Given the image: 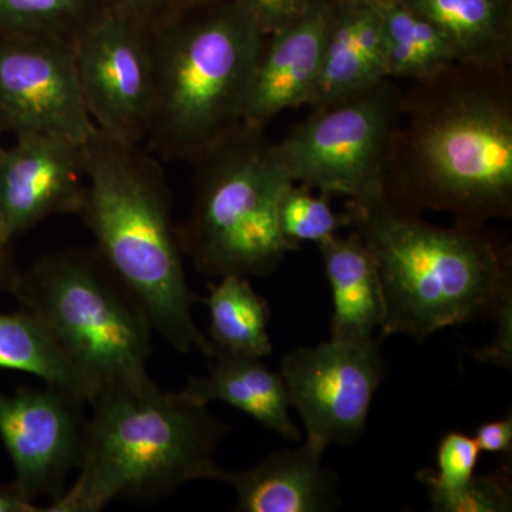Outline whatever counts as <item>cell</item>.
<instances>
[{
  "mask_svg": "<svg viewBox=\"0 0 512 512\" xmlns=\"http://www.w3.org/2000/svg\"><path fill=\"white\" fill-rule=\"evenodd\" d=\"M400 210L484 228L512 217L511 67L458 62L403 90L386 175Z\"/></svg>",
  "mask_w": 512,
  "mask_h": 512,
  "instance_id": "6da1fadb",
  "label": "cell"
},
{
  "mask_svg": "<svg viewBox=\"0 0 512 512\" xmlns=\"http://www.w3.org/2000/svg\"><path fill=\"white\" fill-rule=\"evenodd\" d=\"M86 200L80 215L97 254L137 296L153 328L178 352L212 357L211 339L195 325L171 195L160 161L141 144L121 143L99 130L84 143Z\"/></svg>",
  "mask_w": 512,
  "mask_h": 512,
  "instance_id": "7a4b0ae2",
  "label": "cell"
},
{
  "mask_svg": "<svg viewBox=\"0 0 512 512\" xmlns=\"http://www.w3.org/2000/svg\"><path fill=\"white\" fill-rule=\"evenodd\" d=\"M345 212L379 269L386 299L383 338L424 340L491 316L512 291L511 245L485 227H437L386 198L348 201Z\"/></svg>",
  "mask_w": 512,
  "mask_h": 512,
  "instance_id": "3957f363",
  "label": "cell"
},
{
  "mask_svg": "<svg viewBox=\"0 0 512 512\" xmlns=\"http://www.w3.org/2000/svg\"><path fill=\"white\" fill-rule=\"evenodd\" d=\"M90 404L76 481L43 512H97L119 498L153 500L190 481L225 480L214 456L228 426L185 390L151 382Z\"/></svg>",
  "mask_w": 512,
  "mask_h": 512,
  "instance_id": "277c9868",
  "label": "cell"
},
{
  "mask_svg": "<svg viewBox=\"0 0 512 512\" xmlns=\"http://www.w3.org/2000/svg\"><path fill=\"white\" fill-rule=\"evenodd\" d=\"M154 106L146 148L194 165L244 121L265 33L235 0H202L151 29Z\"/></svg>",
  "mask_w": 512,
  "mask_h": 512,
  "instance_id": "5b68a950",
  "label": "cell"
},
{
  "mask_svg": "<svg viewBox=\"0 0 512 512\" xmlns=\"http://www.w3.org/2000/svg\"><path fill=\"white\" fill-rule=\"evenodd\" d=\"M10 293L83 377L90 403L100 394L153 382L147 373L150 316L96 251L43 256L19 272Z\"/></svg>",
  "mask_w": 512,
  "mask_h": 512,
  "instance_id": "8992f818",
  "label": "cell"
},
{
  "mask_svg": "<svg viewBox=\"0 0 512 512\" xmlns=\"http://www.w3.org/2000/svg\"><path fill=\"white\" fill-rule=\"evenodd\" d=\"M190 220L178 228L184 255L205 275L272 274L291 248L278 204L291 184L266 130L241 126L194 164Z\"/></svg>",
  "mask_w": 512,
  "mask_h": 512,
  "instance_id": "52a82bcc",
  "label": "cell"
},
{
  "mask_svg": "<svg viewBox=\"0 0 512 512\" xmlns=\"http://www.w3.org/2000/svg\"><path fill=\"white\" fill-rule=\"evenodd\" d=\"M403 89L384 79L343 99L312 107L274 150L292 183L330 197L386 198V175Z\"/></svg>",
  "mask_w": 512,
  "mask_h": 512,
  "instance_id": "ba28073f",
  "label": "cell"
},
{
  "mask_svg": "<svg viewBox=\"0 0 512 512\" xmlns=\"http://www.w3.org/2000/svg\"><path fill=\"white\" fill-rule=\"evenodd\" d=\"M73 50L94 126L121 143L143 144L156 87L151 29L107 3L76 36Z\"/></svg>",
  "mask_w": 512,
  "mask_h": 512,
  "instance_id": "9c48e42d",
  "label": "cell"
},
{
  "mask_svg": "<svg viewBox=\"0 0 512 512\" xmlns=\"http://www.w3.org/2000/svg\"><path fill=\"white\" fill-rule=\"evenodd\" d=\"M279 372L306 440L328 448L362 436L386 365L375 340L332 338L288 353Z\"/></svg>",
  "mask_w": 512,
  "mask_h": 512,
  "instance_id": "30bf717a",
  "label": "cell"
},
{
  "mask_svg": "<svg viewBox=\"0 0 512 512\" xmlns=\"http://www.w3.org/2000/svg\"><path fill=\"white\" fill-rule=\"evenodd\" d=\"M53 134L86 143L97 128L77 80L73 42L0 33V133Z\"/></svg>",
  "mask_w": 512,
  "mask_h": 512,
  "instance_id": "8fae6325",
  "label": "cell"
},
{
  "mask_svg": "<svg viewBox=\"0 0 512 512\" xmlns=\"http://www.w3.org/2000/svg\"><path fill=\"white\" fill-rule=\"evenodd\" d=\"M82 402L46 386L0 392V439L5 444L16 483L30 500L64 493V481L82 457Z\"/></svg>",
  "mask_w": 512,
  "mask_h": 512,
  "instance_id": "7c38bea8",
  "label": "cell"
},
{
  "mask_svg": "<svg viewBox=\"0 0 512 512\" xmlns=\"http://www.w3.org/2000/svg\"><path fill=\"white\" fill-rule=\"evenodd\" d=\"M86 200L84 143L53 134H19L3 148L6 244L53 215L79 214Z\"/></svg>",
  "mask_w": 512,
  "mask_h": 512,
  "instance_id": "4fadbf2b",
  "label": "cell"
},
{
  "mask_svg": "<svg viewBox=\"0 0 512 512\" xmlns=\"http://www.w3.org/2000/svg\"><path fill=\"white\" fill-rule=\"evenodd\" d=\"M336 0H322L301 19L265 35L242 126L266 130L286 110L309 106Z\"/></svg>",
  "mask_w": 512,
  "mask_h": 512,
  "instance_id": "5bb4252c",
  "label": "cell"
},
{
  "mask_svg": "<svg viewBox=\"0 0 512 512\" xmlns=\"http://www.w3.org/2000/svg\"><path fill=\"white\" fill-rule=\"evenodd\" d=\"M326 448L305 440L276 451L241 473L227 471L224 483L237 493L239 512H322L339 505V477L322 466Z\"/></svg>",
  "mask_w": 512,
  "mask_h": 512,
  "instance_id": "9a60e30c",
  "label": "cell"
},
{
  "mask_svg": "<svg viewBox=\"0 0 512 512\" xmlns=\"http://www.w3.org/2000/svg\"><path fill=\"white\" fill-rule=\"evenodd\" d=\"M389 79L377 5L336 0L322 67L309 107H318Z\"/></svg>",
  "mask_w": 512,
  "mask_h": 512,
  "instance_id": "2e32d148",
  "label": "cell"
},
{
  "mask_svg": "<svg viewBox=\"0 0 512 512\" xmlns=\"http://www.w3.org/2000/svg\"><path fill=\"white\" fill-rule=\"evenodd\" d=\"M325 274L332 289V338L369 340L386 319L382 279L375 258L355 231L320 242Z\"/></svg>",
  "mask_w": 512,
  "mask_h": 512,
  "instance_id": "e0dca14e",
  "label": "cell"
},
{
  "mask_svg": "<svg viewBox=\"0 0 512 512\" xmlns=\"http://www.w3.org/2000/svg\"><path fill=\"white\" fill-rule=\"evenodd\" d=\"M210 373L191 377L185 392L201 403H227L286 440L301 437L291 419L288 389L281 372L264 365L261 357L215 353Z\"/></svg>",
  "mask_w": 512,
  "mask_h": 512,
  "instance_id": "ac0fdd59",
  "label": "cell"
},
{
  "mask_svg": "<svg viewBox=\"0 0 512 512\" xmlns=\"http://www.w3.org/2000/svg\"><path fill=\"white\" fill-rule=\"evenodd\" d=\"M441 30L461 63L504 69L512 63V0H400Z\"/></svg>",
  "mask_w": 512,
  "mask_h": 512,
  "instance_id": "d6986e66",
  "label": "cell"
},
{
  "mask_svg": "<svg viewBox=\"0 0 512 512\" xmlns=\"http://www.w3.org/2000/svg\"><path fill=\"white\" fill-rule=\"evenodd\" d=\"M386 45V72L392 80L424 82L460 62L450 37L400 0L377 3Z\"/></svg>",
  "mask_w": 512,
  "mask_h": 512,
  "instance_id": "ffe728a7",
  "label": "cell"
},
{
  "mask_svg": "<svg viewBox=\"0 0 512 512\" xmlns=\"http://www.w3.org/2000/svg\"><path fill=\"white\" fill-rule=\"evenodd\" d=\"M208 288L210 295L204 302L210 309V339L215 353L261 359L271 355V309L252 288L247 276H221L217 285Z\"/></svg>",
  "mask_w": 512,
  "mask_h": 512,
  "instance_id": "44dd1931",
  "label": "cell"
},
{
  "mask_svg": "<svg viewBox=\"0 0 512 512\" xmlns=\"http://www.w3.org/2000/svg\"><path fill=\"white\" fill-rule=\"evenodd\" d=\"M0 369L39 377L46 386L90 403L92 392L32 313L0 312Z\"/></svg>",
  "mask_w": 512,
  "mask_h": 512,
  "instance_id": "7402d4cb",
  "label": "cell"
},
{
  "mask_svg": "<svg viewBox=\"0 0 512 512\" xmlns=\"http://www.w3.org/2000/svg\"><path fill=\"white\" fill-rule=\"evenodd\" d=\"M107 0H0V33L45 35L74 42Z\"/></svg>",
  "mask_w": 512,
  "mask_h": 512,
  "instance_id": "603a6c76",
  "label": "cell"
},
{
  "mask_svg": "<svg viewBox=\"0 0 512 512\" xmlns=\"http://www.w3.org/2000/svg\"><path fill=\"white\" fill-rule=\"evenodd\" d=\"M313 191L308 185L291 183L279 198V231L291 251L306 242L320 244L338 234L340 228L349 227L348 214L333 211V197Z\"/></svg>",
  "mask_w": 512,
  "mask_h": 512,
  "instance_id": "cb8c5ba5",
  "label": "cell"
},
{
  "mask_svg": "<svg viewBox=\"0 0 512 512\" xmlns=\"http://www.w3.org/2000/svg\"><path fill=\"white\" fill-rule=\"evenodd\" d=\"M480 447L474 437L450 431L437 448V471L424 468L416 474L426 487L429 500L454 493L464 487L476 474Z\"/></svg>",
  "mask_w": 512,
  "mask_h": 512,
  "instance_id": "d4e9b609",
  "label": "cell"
},
{
  "mask_svg": "<svg viewBox=\"0 0 512 512\" xmlns=\"http://www.w3.org/2000/svg\"><path fill=\"white\" fill-rule=\"evenodd\" d=\"M439 512H505L512 510V485L507 470L473 478L460 490L430 500Z\"/></svg>",
  "mask_w": 512,
  "mask_h": 512,
  "instance_id": "484cf974",
  "label": "cell"
},
{
  "mask_svg": "<svg viewBox=\"0 0 512 512\" xmlns=\"http://www.w3.org/2000/svg\"><path fill=\"white\" fill-rule=\"evenodd\" d=\"M268 35L301 19L322 0H235Z\"/></svg>",
  "mask_w": 512,
  "mask_h": 512,
  "instance_id": "4316f807",
  "label": "cell"
},
{
  "mask_svg": "<svg viewBox=\"0 0 512 512\" xmlns=\"http://www.w3.org/2000/svg\"><path fill=\"white\" fill-rule=\"evenodd\" d=\"M491 318L495 320V336L490 345L476 350L477 360L511 370L512 366V291L498 302Z\"/></svg>",
  "mask_w": 512,
  "mask_h": 512,
  "instance_id": "83f0119b",
  "label": "cell"
},
{
  "mask_svg": "<svg viewBox=\"0 0 512 512\" xmlns=\"http://www.w3.org/2000/svg\"><path fill=\"white\" fill-rule=\"evenodd\" d=\"M200 2L202 0H107L110 6L143 23L148 29L163 25Z\"/></svg>",
  "mask_w": 512,
  "mask_h": 512,
  "instance_id": "f1b7e54d",
  "label": "cell"
},
{
  "mask_svg": "<svg viewBox=\"0 0 512 512\" xmlns=\"http://www.w3.org/2000/svg\"><path fill=\"white\" fill-rule=\"evenodd\" d=\"M474 440L484 453L511 456L512 451V416L508 414L504 419L487 421L480 424L476 430Z\"/></svg>",
  "mask_w": 512,
  "mask_h": 512,
  "instance_id": "f546056e",
  "label": "cell"
},
{
  "mask_svg": "<svg viewBox=\"0 0 512 512\" xmlns=\"http://www.w3.org/2000/svg\"><path fill=\"white\" fill-rule=\"evenodd\" d=\"M0 512H42V508L13 481L10 484L0 483Z\"/></svg>",
  "mask_w": 512,
  "mask_h": 512,
  "instance_id": "4dcf8cb0",
  "label": "cell"
},
{
  "mask_svg": "<svg viewBox=\"0 0 512 512\" xmlns=\"http://www.w3.org/2000/svg\"><path fill=\"white\" fill-rule=\"evenodd\" d=\"M9 247H0V292H12L19 275Z\"/></svg>",
  "mask_w": 512,
  "mask_h": 512,
  "instance_id": "1f68e13d",
  "label": "cell"
},
{
  "mask_svg": "<svg viewBox=\"0 0 512 512\" xmlns=\"http://www.w3.org/2000/svg\"><path fill=\"white\" fill-rule=\"evenodd\" d=\"M3 147L0 144V247H10V245L6 244L5 235H3V201H2V157H3Z\"/></svg>",
  "mask_w": 512,
  "mask_h": 512,
  "instance_id": "d6a6232c",
  "label": "cell"
},
{
  "mask_svg": "<svg viewBox=\"0 0 512 512\" xmlns=\"http://www.w3.org/2000/svg\"><path fill=\"white\" fill-rule=\"evenodd\" d=\"M345 2L370 3V5H377V3L382 2V0H345Z\"/></svg>",
  "mask_w": 512,
  "mask_h": 512,
  "instance_id": "836d02e7",
  "label": "cell"
}]
</instances>
